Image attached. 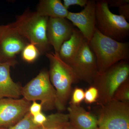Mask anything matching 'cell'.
Masks as SVG:
<instances>
[{"instance_id":"83f0119b","label":"cell","mask_w":129,"mask_h":129,"mask_svg":"<svg viewBox=\"0 0 129 129\" xmlns=\"http://www.w3.org/2000/svg\"><path fill=\"white\" fill-rule=\"evenodd\" d=\"M64 129H75L70 123L69 122L66 125Z\"/></svg>"},{"instance_id":"8992f818","label":"cell","mask_w":129,"mask_h":129,"mask_svg":"<svg viewBox=\"0 0 129 129\" xmlns=\"http://www.w3.org/2000/svg\"><path fill=\"white\" fill-rule=\"evenodd\" d=\"M21 95L29 102L39 101L44 111L55 108L56 92L52 84L48 72L42 70L21 89Z\"/></svg>"},{"instance_id":"e0dca14e","label":"cell","mask_w":129,"mask_h":129,"mask_svg":"<svg viewBox=\"0 0 129 129\" xmlns=\"http://www.w3.org/2000/svg\"><path fill=\"white\" fill-rule=\"evenodd\" d=\"M69 121L68 114L58 112L47 116L46 122L37 129H64Z\"/></svg>"},{"instance_id":"d4e9b609","label":"cell","mask_w":129,"mask_h":129,"mask_svg":"<svg viewBox=\"0 0 129 129\" xmlns=\"http://www.w3.org/2000/svg\"><path fill=\"white\" fill-rule=\"evenodd\" d=\"M32 119L36 124L40 126L44 124L46 121L47 116L41 112L33 116Z\"/></svg>"},{"instance_id":"4fadbf2b","label":"cell","mask_w":129,"mask_h":129,"mask_svg":"<svg viewBox=\"0 0 129 129\" xmlns=\"http://www.w3.org/2000/svg\"><path fill=\"white\" fill-rule=\"evenodd\" d=\"M15 61L0 62V99L4 98L19 99L22 87L15 83L10 75V68L17 63Z\"/></svg>"},{"instance_id":"6da1fadb","label":"cell","mask_w":129,"mask_h":129,"mask_svg":"<svg viewBox=\"0 0 129 129\" xmlns=\"http://www.w3.org/2000/svg\"><path fill=\"white\" fill-rule=\"evenodd\" d=\"M46 56L50 62V80L56 90L55 109L62 112L67 108L72 84L80 81L73 69L60 58L58 53L49 52L46 53Z\"/></svg>"},{"instance_id":"603a6c76","label":"cell","mask_w":129,"mask_h":129,"mask_svg":"<svg viewBox=\"0 0 129 129\" xmlns=\"http://www.w3.org/2000/svg\"><path fill=\"white\" fill-rule=\"evenodd\" d=\"M63 1V5L68 10L70 6L73 5H77L81 7H84L88 3V0H64Z\"/></svg>"},{"instance_id":"8fae6325","label":"cell","mask_w":129,"mask_h":129,"mask_svg":"<svg viewBox=\"0 0 129 129\" xmlns=\"http://www.w3.org/2000/svg\"><path fill=\"white\" fill-rule=\"evenodd\" d=\"M66 18L81 32L85 39L89 42L96 29V1L88 0L84 9L78 13L69 12Z\"/></svg>"},{"instance_id":"ffe728a7","label":"cell","mask_w":129,"mask_h":129,"mask_svg":"<svg viewBox=\"0 0 129 129\" xmlns=\"http://www.w3.org/2000/svg\"><path fill=\"white\" fill-rule=\"evenodd\" d=\"M33 116L28 112L24 117L7 129H37L38 125L33 121Z\"/></svg>"},{"instance_id":"44dd1931","label":"cell","mask_w":129,"mask_h":129,"mask_svg":"<svg viewBox=\"0 0 129 129\" xmlns=\"http://www.w3.org/2000/svg\"><path fill=\"white\" fill-rule=\"evenodd\" d=\"M85 97V91L83 88L76 87L72 90L70 97L69 104L80 105L81 103L84 101Z\"/></svg>"},{"instance_id":"7a4b0ae2","label":"cell","mask_w":129,"mask_h":129,"mask_svg":"<svg viewBox=\"0 0 129 129\" xmlns=\"http://www.w3.org/2000/svg\"><path fill=\"white\" fill-rule=\"evenodd\" d=\"M89 42L96 58L98 73L104 72L118 62L128 60V42L117 41L107 37L96 28Z\"/></svg>"},{"instance_id":"5b68a950","label":"cell","mask_w":129,"mask_h":129,"mask_svg":"<svg viewBox=\"0 0 129 129\" xmlns=\"http://www.w3.org/2000/svg\"><path fill=\"white\" fill-rule=\"evenodd\" d=\"M96 27L104 36L122 42L129 35V23L122 16L114 14L107 1H96Z\"/></svg>"},{"instance_id":"2e32d148","label":"cell","mask_w":129,"mask_h":129,"mask_svg":"<svg viewBox=\"0 0 129 129\" xmlns=\"http://www.w3.org/2000/svg\"><path fill=\"white\" fill-rule=\"evenodd\" d=\"M36 12L40 16L51 18H66L69 13L60 0H42Z\"/></svg>"},{"instance_id":"ac0fdd59","label":"cell","mask_w":129,"mask_h":129,"mask_svg":"<svg viewBox=\"0 0 129 129\" xmlns=\"http://www.w3.org/2000/svg\"><path fill=\"white\" fill-rule=\"evenodd\" d=\"M39 50L37 47L32 43H29L26 45L22 52L23 60L29 63L33 62L39 56Z\"/></svg>"},{"instance_id":"4316f807","label":"cell","mask_w":129,"mask_h":129,"mask_svg":"<svg viewBox=\"0 0 129 129\" xmlns=\"http://www.w3.org/2000/svg\"><path fill=\"white\" fill-rule=\"evenodd\" d=\"M108 5L111 7L119 8L121 6L129 3V0H108Z\"/></svg>"},{"instance_id":"5bb4252c","label":"cell","mask_w":129,"mask_h":129,"mask_svg":"<svg viewBox=\"0 0 129 129\" xmlns=\"http://www.w3.org/2000/svg\"><path fill=\"white\" fill-rule=\"evenodd\" d=\"M69 122L75 129H98L97 117L80 105L69 104L67 108Z\"/></svg>"},{"instance_id":"7c38bea8","label":"cell","mask_w":129,"mask_h":129,"mask_svg":"<svg viewBox=\"0 0 129 129\" xmlns=\"http://www.w3.org/2000/svg\"><path fill=\"white\" fill-rule=\"evenodd\" d=\"M74 28L66 18H48L47 35L55 53H58L63 43L71 37Z\"/></svg>"},{"instance_id":"ba28073f","label":"cell","mask_w":129,"mask_h":129,"mask_svg":"<svg viewBox=\"0 0 129 129\" xmlns=\"http://www.w3.org/2000/svg\"><path fill=\"white\" fill-rule=\"evenodd\" d=\"M70 66L80 81L92 85L98 68L96 58L85 39Z\"/></svg>"},{"instance_id":"9a60e30c","label":"cell","mask_w":129,"mask_h":129,"mask_svg":"<svg viewBox=\"0 0 129 129\" xmlns=\"http://www.w3.org/2000/svg\"><path fill=\"white\" fill-rule=\"evenodd\" d=\"M85 39L81 32L75 27L71 37L60 47L58 53L60 58L70 66Z\"/></svg>"},{"instance_id":"9c48e42d","label":"cell","mask_w":129,"mask_h":129,"mask_svg":"<svg viewBox=\"0 0 129 129\" xmlns=\"http://www.w3.org/2000/svg\"><path fill=\"white\" fill-rule=\"evenodd\" d=\"M28 43L11 24L0 26V62L15 61L16 56Z\"/></svg>"},{"instance_id":"277c9868","label":"cell","mask_w":129,"mask_h":129,"mask_svg":"<svg viewBox=\"0 0 129 129\" xmlns=\"http://www.w3.org/2000/svg\"><path fill=\"white\" fill-rule=\"evenodd\" d=\"M129 78V63L128 61L124 60L98 74L91 85L98 90L97 104L102 106L112 101L116 90Z\"/></svg>"},{"instance_id":"d6986e66","label":"cell","mask_w":129,"mask_h":129,"mask_svg":"<svg viewBox=\"0 0 129 129\" xmlns=\"http://www.w3.org/2000/svg\"><path fill=\"white\" fill-rule=\"evenodd\" d=\"M113 99L123 102H129V78L117 89Z\"/></svg>"},{"instance_id":"30bf717a","label":"cell","mask_w":129,"mask_h":129,"mask_svg":"<svg viewBox=\"0 0 129 129\" xmlns=\"http://www.w3.org/2000/svg\"><path fill=\"white\" fill-rule=\"evenodd\" d=\"M31 104L24 98L0 99V128L11 127L20 121L29 112Z\"/></svg>"},{"instance_id":"f1b7e54d","label":"cell","mask_w":129,"mask_h":129,"mask_svg":"<svg viewBox=\"0 0 129 129\" xmlns=\"http://www.w3.org/2000/svg\"><path fill=\"white\" fill-rule=\"evenodd\" d=\"M0 129H6L4 128H0Z\"/></svg>"},{"instance_id":"52a82bcc","label":"cell","mask_w":129,"mask_h":129,"mask_svg":"<svg viewBox=\"0 0 129 129\" xmlns=\"http://www.w3.org/2000/svg\"><path fill=\"white\" fill-rule=\"evenodd\" d=\"M100 107L98 129H129V102L113 99Z\"/></svg>"},{"instance_id":"484cf974","label":"cell","mask_w":129,"mask_h":129,"mask_svg":"<svg viewBox=\"0 0 129 129\" xmlns=\"http://www.w3.org/2000/svg\"><path fill=\"white\" fill-rule=\"evenodd\" d=\"M119 15L122 16L126 20L129 19V3L121 6L118 8Z\"/></svg>"},{"instance_id":"cb8c5ba5","label":"cell","mask_w":129,"mask_h":129,"mask_svg":"<svg viewBox=\"0 0 129 129\" xmlns=\"http://www.w3.org/2000/svg\"><path fill=\"white\" fill-rule=\"evenodd\" d=\"M42 110L41 104L36 102V101H34L33 102L29 107V112L30 113L32 116H34L39 113L41 112Z\"/></svg>"},{"instance_id":"3957f363","label":"cell","mask_w":129,"mask_h":129,"mask_svg":"<svg viewBox=\"0 0 129 129\" xmlns=\"http://www.w3.org/2000/svg\"><path fill=\"white\" fill-rule=\"evenodd\" d=\"M48 18L40 16L36 12H26L18 16L16 21L11 24L29 43L34 44L39 50L45 52L51 46L47 35Z\"/></svg>"},{"instance_id":"7402d4cb","label":"cell","mask_w":129,"mask_h":129,"mask_svg":"<svg viewBox=\"0 0 129 129\" xmlns=\"http://www.w3.org/2000/svg\"><path fill=\"white\" fill-rule=\"evenodd\" d=\"M98 97V91L97 89L93 85L90 86L85 91L84 101L87 104L96 103Z\"/></svg>"}]
</instances>
